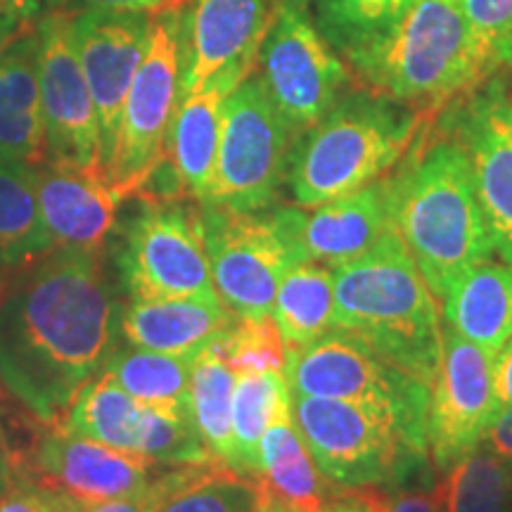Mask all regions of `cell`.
Listing matches in <instances>:
<instances>
[{
  "label": "cell",
  "instance_id": "1",
  "mask_svg": "<svg viewBox=\"0 0 512 512\" xmlns=\"http://www.w3.org/2000/svg\"><path fill=\"white\" fill-rule=\"evenodd\" d=\"M119 306L100 252L53 249L0 290V392L62 422L112 354Z\"/></svg>",
  "mask_w": 512,
  "mask_h": 512
},
{
  "label": "cell",
  "instance_id": "2",
  "mask_svg": "<svg viewBox=\"0 0 512 512\" xmlns=\"http://www.w3.org/2000/svg\"><path fill=\"white\" fill-rule=\"evenodd\" d=\"M389 216L437 299L494 254L467 155L437 124L420 128L387 174Z\"/></svg>",
  "mask_w": 512,
  "mask_h": 512
},
{
  "label": "cell",
  "instance_id": "3",
  "mask_svg": "<svg viewBox=\"0 0 512 512\" xmlns=\"http://www.w3.org/2000/svg\"><path fill=\"white\" fill-rule=\"evenodd\" d=\"M430 117L373 88L347 91L323 119L294 138L285 174L292 202L313 209L380 181Z\"/></svg>",
  "mask_w": 512,
  "mask_h": 512
},
{
  "label": "cell",
  "instance_id": "4",
  "mask_svg": "<svg viewBox=\"0 0 512 512\" xmlns=\"http://www.w3.org/2000/svg\"><path fill=\"white\" fill-rule=\"evenodd\" d=\"M332 273L335 328L354 332L384 361L430 387L444 330L437 297L399 235L389 230L366 254Z\"/></svg>",
  "mask_w": 512,
  "mask_h": 512
},
{
  "label": "cell",
  "instance_id": "5",
  "mask_svg": "<svg viewBox=\"0 0 512 512\" xmlns=\"http://www.w3.org/2000/svg\"><path fill=\"white\" fill-rule=\"evenodd\" d=\"M347 64L366 88L430 114L484 83L460 0H413Z\"/></svg>",
  "mask_w": 512,
  "mask_h": 512
},
{
  "label": "cell",
  "instance_id": "6",
  "mask_svg": "<svg viewBox=\"0 0 512 512\" xmlns=\"http://www.w3.org/2000/svg\"><path fill=\"white\" fill-rule=\"evenodd\" d=\"M292 420L337 489H401L427 472V432L392 408L292 394Z\"/></svg>",
  "mask_w": 512,
  "mask_h": 512
},
{
  "label": "cell",
  "instance_id": "7",
  "mask_svg": "<svg viewBox=\"0 0 512 512\" xmlns=\"http://www.w3.org/2000/svg\"><path fill=\"white\" fill-rule=\"evenodd\" d=\"M183 8L152 17L105 174L119 195H140L166 159V138L181 102Z\"/></svg>",
  "mask_w": 512,
  "mask_h": 512
},
{
  "label": "cell",
  "instance_id": "8",
  "mask_svg": "<svg viewBox=\"0 0 512 512\" xmlns=\"http://www.w3.org/2000/svg\"><path fill=\"white\" fill-rule=\"evenodd\" d=\"M292 128L252 72L223 105L219 155L202 207L268 211L285 185Z\"/></svg>",
  "mask_w": 512,
  "mask_h": 512
},
{
  "label": "cell",
  "instance_id": "9",
  "mask_svg": "<svg viewBox=\"0 0 512 512\" xmlns=\"http://www.w3.org/2000/svg\"><path fill=\"white\" fill-rule=\"evenodd\" d=\"M254 69L294 136L323 119L351 83L349 64L320 34L309 0H280Z\"/></svg>",
  "mask_w": 512,
  "mask_h": 512
},
{
  "label": "cell",
  "instance_id": "10",
  "mask_svg": "<svg viewBox=\"0 0 512 512\" xmlns=\"http://www.w3.org/2000/svg\"><path fill=\"white\" fill-rule=\"evenodd\" d=\"M119 266L131 299H219L202 207L181 197H145L128 226Z\"/></svg>",
  "mask_w": 512,
  "mask_h": 512
},
{
  "label": "cell",
  "instance_id": "11",
  "mask_svg": "<svg viewBox=\"0 0 512 512\" xmlns=\"http://www.w3.org/2000/svg\"><path fill=\"white\" fill-rule=\"evenodd\" d=\"M290 392L392 408L427 432L430 387L368 347L349 330H330L306 347L287 349Z\"/></svg>",
  "mask_w": 512,
  "mask_h": 512
},
{
  "label": "cell",
  "instance_id": "12",
  "mask_svg": "<svg viewBox=\"0 0 512 512\" xmlns=\"http://www.w3.org/2000/svg\"><path fill=\"white\" fill-rule=\"evenodd\" d=\"M437 126L463 147L494 252L512 264V91L503 74L441 107Z\"/></svg>",
  "mask_w": 512,
  "mask_h": 512
},
{
  "label": "cell",
  "instance_id": "13",
  "mask_svg": "<svg viewBox=\"0 0 512 512\" xmlns=\"http://www.w3.org/2000/svg\"><path fill=\"white\" fill-rule=\"evenodd\" d=\"M202 219L211 278L221 302L238 318L271 316L280 280L299 261L275 226L271 209L242 214L202 207Z\"/></svg>",
  "mask_w": 512,
  "mask_h": 512
},
{
  "label": "cell",
  "instance_id": "14",
  "mask_svg": "<svg viewBox=\"0 0 512 512\" xmlns=\"http://www.w3.org/2000/svg\"><path fill=\"white\" fill-rule=\"evenodd\" d=\"M36 38L46 162L105 171L98 112L76 48L74 15L62 8L48 12L36 27Z\"/></svg>",
  "mask_w": 512,
  "mask_h": 512
},
{
  "label": "cell",
  "instance_id": "15",
  "mask_svg": "<svg viewBox=\"0 0 512 512\" xmlns=\"http://www.w3.org/2000/svg\"><path fill=\"white\" fill-rule=\"evenodd\" d=\"M501 406L494 356L453 330L441 332L439 363L430 382L427 451L439 472L482 446Z\"/></svg>",
  "mask_w": 512,
  "mask_h": 512
},
{
  "label": "cell",
  "instance_id": "16",
  "mask_svg": "<svg viewBox=\"0 0 512 512\" xmlns=\"http://www.w3.org/2000/svg\"><path fill=\"white\" fill-rule=\"evenodd\" d=\"M152 467L155 463L150 460L83 439L64 430L60 422H48L17 470L8 475V482L29 479L91 505L112 498H140L155 479Z\"/></svg>",
  "mask_w": 512,
  "mask_h": 512
},
{
  "label": "cell",
  "instance_id": "17",
  "mask_svg": "<svg viewBox=\"0 0 512 512\" xmlns=\"http://www.w3.org/2000/svg\"><path fill=\"white\" fill-rule=\"evenodd\" d=\"M152 17L117 10H83L74 15L76 48L98 112L105 169L119 133L128 88L145 55Z\"/></svg>",
  "mask_w": 512,
  "mask_h": 512
},
{
  "label": "cell",
  "instance_id": "18",
  "mask_svg": "<svg viewBox=\"0 0 512 512\" xmlns=\"http://www.w3.org/2000/svg\"><path fill=\"white\" fill-rule=\"evenodd\" d=\"M280 0H192L183 8L181 95L223 72L252 74Z\"/></svg>",
  "mask_w": 512,
  "mask_h": 512
},
{
  "label": "cell",
  "instance_id": "19",
  "mask_svg": "<svg viewBox=\"0 0 512 512\" xmlns=\"http://www.w3.org/2000/svg\"><path fill=\"white\" fill-rule=\"evenodd\" d=\"M271 216L297 259L330 268L358 259L394 230L387 176L311 211L294 204L271 209Z\"/></svg>",
  "mask_w": 512,
  "mask_h": 512
},
{
  "label": "cell",
  "instance_id": "20",
  "mask_svg": "<svg viewBox=\"0 0 512 512\" xmlns=\"http://www.w3.org/2000/svg\"><path fill=\"white\" fill-rule=\"evenodd\" d=\"M38 207L55 249L100 252L126 200L105 171L36 164Z\"/></svg>",
  "mask_w": 512,
  "mask_h": 512
},
{
  "label": "cell",
  "instance_id": "21",
  "mask_svg": "<svg viewBox=\"0 0 512 512\" xmlns=\"http://www.w3.org/2000/svg\"><path fill=\"white\" fill-rule=\"evenodd\" d=\"M247 76L242 72H223L200 91L181 95L176 107L166 138L164 162L176 176L183 195L200 204L207 200L216 155H219L223 105Z\"/></svg>",
  "mask_w": 512,
  "mask_h": 512
},
{
  "label": "cell",
  "instance_id": "22",
  "mask_svg": "<svg viewBox=\"0 0 512 512\" xmlns=\"http://www.w3.org/2000/svg\"><path fill=\"white\" fill-rule=\"evenodd\" d=\"M233 320L221 299H131L119 313V332L136 349L185 356L197 354Z\"/></svg>",
  "mask_w": 512,
  "mask_h": 512
},
{
  "label": "cell",
  "instance_id": "23",
  "mask_svg": "<svg viewBox=\"0 0 512 512\" xmlns=\"http://www.w3.org/2000/svg\"><path fill=\"white\" fill-rule=\"evenodd\" d=\"M36 50V27H31L0 53V157L31 166L46 162Z\"/></svg>",
  "mask_w": 512,
  "mask_h": 512
},
{
  "label": "cell",
  "instance_id": "24",
  "mask_svg": "<svg viewBox=\"0 0 512 512\" xmlns=\"http://www.w3.org/2000/svg\"><path fill=\"white\" fill-rule=\"evenodd\" d=\"M147 512H264L271 496L261 479L242 475L223 460L171 467L143 494Z\"/></svg>",
  "mask_w": 512,
  "mask_h": 512
},
{
  "label": "cell",
  "instance_id": "25",
  "mask_svg": "<svg viewBox=\"0 0 512 512\" xmlns=\"http://www.w3.org/2000/svg\"><path fill=\"white\" fill-rule=\"evenodd\" d=\"M446 328L496 356L512 339V264L486 259L444 294Z\"/></svg>",
  "mask_w": 512,
  "mask_h": 512
},
{
  "label": "cell",
  "instance_id": "26",
  "mask_svg": "<svg viewBox=\"0 0 512 512\" xmlns=\"http://www.w3.org/2000/svg\"><path fill=\"white\" fill-rule=\"evenodd\" d=\"M259 479L285 512H320L330 494L294 420L275 422L259 446Z\"/></svg>",
  "mask_w": 512,
  "mask_h": 512
},
{
  "label": "cell",
  "instance_id": "27",
  "mask_svg": "<svg viewBox=\"0 0 512 512\" xmlns=\"http://www.w3.org/2000/svg\"><path fill=\"white\" fill-rule=\"evenodd\" d=\"M53 249L38 207L36 166L0 157V275L34 264Z\"/></svg>",
  "mask_w": 512,
  "mask_h": 512
},
{
  "label": "cell",
  "instance_id": "28",
  "mask_svg": "<svg viewBox=\"0 0 512 512\" xmlns=\"http://www.w3.org/2000/svg\"><path fill=\"white\" fill-rule=\"evenodd\" d=\"M145 418L147 406L126 394L110 373L100 370L76 394L60 425L83 439L100 441V444L117 448V451L140 456Z\"/></svg>",
  "mask_w": 512,
  "mask_h": 512
},
{
  "label": "cell",
  "instance_id": "29",
  "mask_svg": "<svg viewBox=\"0 0 512 512\" xmlns=\"http://www.w3.org/2000/svg\"><path fill=\"white\" fill-rule=\"evenodd\" d=\"M273 320L287 349L306 347L335 330V273L318 261L290 264L273 302Z\"/></svg>",
  "mask_w": 512,
  "mask_h": 512
},
{
  "label": "cell",
  "instance_id": "30",
  "mask_svg": "<svg viewBox=\"0 0 512 512\" xmlns=\"http://www.w3.org/2000/svg\"><path fill=\"white\" fill-rule=\"evenodd\" d=\"M292 420V392L285 373H240L233 392L230 467L259 479V446L275 422Z\"/></svg>",
  "mask_w": 512,
  "mask_h": 512
},
{
  "label": "cell",
  "instance_id": "31",
  "mask_svg": "<svg viewBox=\"0 0 512 512\" xmlns=\"http://www.w3.org/2000/svg\"><path fill=\"white\" fill-rule=\"evenodd\" d=\"M195 354H159L145 349L112 351L100 370L133 399L162 411H190V377Z\"/></svg>",
  "mask_w": 512,
  "mask_h": 512
},
{
  "label": "cell",
  "instance_id": "32",
  "mask_svg": "<svg viewBox=\"0 0 512 512\" xmlns=\"http://www.w3.org/2000/svg\"><path fill=\"white\" fill-rule=\"evenodd\" d=\"M238 373L230 368L226 356L211 339L192 358L190 377V411L200 430L204 444L214 453V458L230 463L233 448V392Z\"/></svg>",
  "mask_w": 512,
  "mask_h": 512
},
{
  "label": "cell",
  "instance_id": "33",
  "mask_svg": "<svg viewBox=\"0 0 512 512\" xmlns=\"http://www.w3.org/2000/svg\"><path fill=\"white\" fill-rule=\"evenodd\" d=\"M437 491L441 512H512L508 467L484 446L448 467Z\"/></svg>",
  "mask_w": 512,
  "mask_h": 512
},
{
  "label": "cell",
  "instance_id": "34",
  "mask_svg": "<svg viewBox=\"0 0 512 512\" xmlns=\"http://www.w3.org/2000/svg\"><path fill=\"white\" fill-rule=\"evenodd\" d=\"M325 41L347 60L382 36L413 0H309Z\"/></svg>",
  "mask_w": 512,
  "mask_h": 512
},
{
  "label": "cell",
  "instance_id": "35",
  "mask_svg": "<svg viewBox=\"0 0 512 512\" xmlns=\"http://www.w3.org/2000/svg\"><path fill=\"white\" fill-rule=\"evenodd\" d=\"M214 342L238 375L266 373V370L285 373L287 368V344L273 316H235L230 328L214 337Z\"/></svg>",
  "mask_w": 512,
  "mask_h": 512
},
{
  "label": "cell",
  "instance_id": "36",
  "mask_svg": "<svg viewBox=\"0 0 512 512\" xmlns=\"http://www.w3.org/2000/svg\"><path fill=\"white\" fill-rule=\"evenodd\" d=\"M482 79L503 74L512 64V0H460Z\"/></svg>",
  "mask_w": 512,
  "mask_h": 512
},
{
  "label": "cell",
  "instance_id": "37",
  "mask_svg": "<svg viewBox=\"0 0 512 512\" xmlns=\"http://www.w3.org/2000/svg\"><path fill=\"white\" fill-rule=\"evenodd\" d=\"M83 503L29 479H10L0 491V512H81Z\"/></svg>",
  "mask_w": 512,
  "mask_h": 512
},
{
  "label": "cell",
  "instance_id": "38",
  "mask_svg": "<svg viewBox=\"0 0 512 512\" xmlns=\"http://www.w3.org/2000/svg\"><path fill=\"white\" fill-rule=\"evenodd\" d=\"M320 512H387V491H382V486L339 489Z\"/></svg>",
  "mask_w": 512,
  "mask_h": 512
},
{
  "label": "cell",
  "instance_id": "39",
  "mask_svg": "<svg viewBox=\"0 0 512 512\" xmlns=\"http://www.w3.org/2000/svg\"><path fill=\"white\" fill-rule=\"evenodd\" d=\"M188 0H62V10H117V12H143V15H159L166 10L185 8Z\"/></svg>",
  "mask_w": 512,
  "mask_h": 512
},
{
  "label": "cell",
  "instance_id": "40",
  "mask_svg": "<svg viewBox=\"0 0 512 512\" xmlns=\"http://www.w3.org/2000/svg\"><path fill=\"white\" fill-rule=\"evenodd\" d=\"M387 512H441L437 484L432 486H401L387 491Z\"/></svg>",
  "mask_w": 512,
  "mask_h": 512
},
{
  "label": "cell",
  "instance_id": "41",
  "mask_svg": "<svg viewBox=\"0 0 512 512\" xmlns=\"http://www.w3.org/2000/svg\"><path fill=\"white\" fill-rule=\"evenodd\" d=\"M482 446L496 453L501 460H512V406L503 408L498 418L491 422Z\"/></svg>",
  "mask_w": 512,
  "mask_h": 512
},
{
  "label": "cell",
  "instance_id": "42",
  "mask_svg": "<svg viewBox=\"0 0 512 512\" xmlns=\"http://www.w3.org/2000/svg\"><path fill=\"white\" fill-rule=\"evenodd\" d=\"M494 377H496V396L498 406H512V339L494 356Z\"/></svg>",
  "mask_w": 512,
  "mask_h": 512
},
{
  "label": "cell",
  "instance_id": "43",
  "mask_svg": "<svg viewBox=\"0 0 512 512\" xmlns=\"http://www.w3.org/2000/svg\"><path fill=\"white\" fill-rule=\"evenodd\" d=\"M53 3L57 0H0V12L15 17L24 27H31V22L41 17Z\"/></svg>",
  "mask_w": 512,
  "mask_h": 512
},
{
  "label": "cell",
  "instance_id": "44",
  "mask_svg": "<svg viewBox=\"0 0 512 512\" xmlns=\"http://www.w3.org/2000/svg\"><path fill=\"white\" fill-rule=\"evenodd\" d=\"M81 512H147L143 496L140 498H112V501H100L83 505Z\"/></svg>",
  "mask_w": 512,
  "mask_h": 512
},
{
  "label": "cell",
  "instance_id": "45",
  "mask_svg": "<svg viewBox=\"0 0 512 512\" xmlns=\"http://www.w3.org/2000/svg\"><path fill=\"white\" fill-rule=\"evenodd\" d=\"M27 29H31V27H24V24L17 22L15 17L0 12V53H3V50L8 48L19 34H24Z\"/></svg>",
  "mask_w": 512,
  "mask_h": 512
},
{
  "label": "cell",
  "instance_id": "46",
  "mask_svg": "<svg viewBox=\"0 0 512 512\" xmlns=\"http://www.w3.org/2000/svg\"><path fill=\"white\" fill-rule=\"evenodd\" d=\"M264 512H285V510H283V508H280V505H278V503H275V501H273V498H271V503H268V508H266Z\"/></svg>",
  "mask_w": 512,
  "mask_h": 512
},
{
  "label": "cell",
  "instance_id": "47",
  "mask_svg": "<svg viewBox=\"0 0 512 512\" xmlns=\"http://www.w3.org/2000/svg\"><path fill=\"white\" fill-rule=\"evenodd\" d=\"M5 489V463L0 460V491Z\"/></svg>",
  "mask_w": 512,
  "mask_h": 512
},
{
  "label": "cell",
  "instance_id": "48",
  "mask_svg": "<svg viewBox=\"0 0 512 512\" xmlns=\"http://www.w3.org/2000/svg\"><path fill=\"white\" fill-rule=\"evenodd\" d=\"M505 467H508V484H510V496H512V460H505Z\"/></svg>",
  "mask_w": 512,
  "mask_h": 512
},
{
  "label": "cell",
  "instance_id": "49",
  "mask_svg": "<svg viewBox=\"0 0 512 512\" xmlns=\"http://www.w3.org/2000/svg\"><path fill=\"white\" fill-rule=\"evenodd\" d=\"M3 283H5V280H3V278H0V290H3Z\"/></svg>",
  "mask_w": 512,
  "mask_h": 512
}]
</instances>
